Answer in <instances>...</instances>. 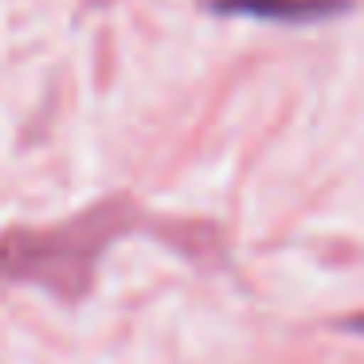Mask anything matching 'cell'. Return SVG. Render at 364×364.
I'll return each mask as SVG.
<instances>
[{"label":"cell","mask_w":364,"mask_h":364,"mask_svg":"<svg viewBox=\"0 0 364 364\" xmlns=\"http://www.w3.org/2000/svg\"><path fill=\"white\" fill-rule=\"evenodd\" d=\"M348 0H215V12L231 16H255V20H278V24H306L321 20L329 12H341Z\"/></svg>","instance_id":"obj_1"}]
</instances>
